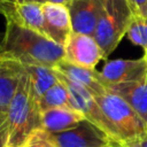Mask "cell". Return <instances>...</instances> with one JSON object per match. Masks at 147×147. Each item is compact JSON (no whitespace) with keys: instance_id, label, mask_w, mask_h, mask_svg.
<instances>
[{"instance_id":"1","label":"cell","mask_w":147,"mask_h":147,"mask_svg":"<svg viewBox=\"0 0 147 147\" xmlns=\"http://www.w3.org/2000/svg\"><path fill=\"white\" fill-rule=\"evenodd\" d=\"M0 52L7 53L23 64L56 67L64 59V47L45 34L13 22H6Z\"/></svg>"},{"instance_id":"2","label":"cell","mask_w":147,"mask_h":147,"mask_svg":"<svg viewBox=\"0 0 147 147\" xmlns=\"http://www.w3.org/2000/svg\"><path fill=\"white\" fill-rule=\"evenodd\" d=\"M41 129V110L32 93L30 79L25 71L7 110L5 147H21L31 134Z\"/></svg>"},{"instance_id":"3","label":"cell","mask_w":147,"mask_h":147,"mask_svg":"<svg viewBox=\"0 0 147 147\" xmlns=\"http://www.w3.org/2000/svg\"><path fill=\"white\" fill-rule=\"evenodd\" d=\"M127 0H106L93 37L100 45L106 57L118 46L133 16Z\"/></svg>"},{"instance_id":"4","label":"cell","mask_w":147,"mask_h":147,"mask_svg":"<svg viewBox=\"0 0 147 147\" xmlns=\"http://www.w3.org/2000/svg\"><path fill=\"white\" fill-rule=\"evenodd\" d=\"M95 99L115 129L123 146L130 140L147 136L146 122L123 98L107 91Z\"/></svg>"},{"instance_id":"5","label":"cell","mask_w":147,"mask_h":147,"mask_svg":"<svg viewBox=\"0 0 147 147\" xmlns=\"http://www.w3.org/2000/svg\"><path fill=\"white\" fill-rule=\"evenodd\" d=\"M48 137L54 147H123L87 119H83L71 129L48 133Z\"/></svg>"},{"instance_id":"6","label":"cell","mask_w":147,"mask_h":147,"mask_svg":"<svg viewBox=\"0 0 147 147\" xmlns=\"http://www.w3.org/2000/svg\"><path fill=\"white\" fill-rule=\"evenodd\" d=\"M59 74H60L61 79L64 82V84L68 87L70 106L75 109H77L78 111H80L87 121H90L93 124H95L96 126H99L109 137H111L115 141L123 145L121 139L118 138L115 129L113 127V125L110 124V122L106 117L103 110L101 109L100 105L98 103L95 96L93 94H91L86 88H84L80 85H78V84L71 82L70 79H68L60 71H59Z\"/></svg>"},{"instance_id":"7","label":"cell","mask_w":147,"mask_h":147,"mask_svg":"<svg viewBox=\"0 0 147 147\" xmlns=\"http://www.w3.org/2000/svg\"><path fill=\"white\" fill-rule=\"evenodd\" d=\"M106 55L93 36L72 32L64 45V59L67 62L95 69L101 60H106Z\"/></svg>"},{"instance_id":"8","label":"cell","mask_w":147,"mask_h":147,"mask_svg":"<svg viewBox=\"0 0 147 147\" xmlns=\"http://www.w3.org/2000/svg\"><path fill=\"white\" fill-rule=\"evenodd\" d=\"M102 78L108 85L146 82L147 78V61L146 59H116L107 61L100 71Z\"/></svg>"},{"instance_id":"9","label":"cell","mask_w":147,"mask_h":147,"mask_svg":"<svg viewBox=\"0 0 147 147\" xmlns=\"http://www.w3.org/2000/svg\"><path fill=\"white\" fill-rule=\"evenodd\" d=\"M44 34L52 41L64 47L72 30L69 8L62 3L44 2Z\"/></svg>"},{"instance_id":"10","label":"cell","mask_w":147,"mask_h":147,"mask_svg":"<svg viewBox=\"0 0 147 147\" xmlns=\"http://www.w3.org/2000/svg\"><path fill=\"white\" fill-rule=\"evenodd\" d=\"M24 72L25 67L20 60L0 52V111L7 114Z\"/></svg>"},{"instance_id":"11","label":"cell","mask_w":147,"mask_h":147,"mask_svg":"<svg viewBox=\"0 0 147 147\" xmlns=\"http://www.w3.org/2000/svg\"><path fill=\"white\" fill-rule=\"evenodd\" d=\"M106 0H70L68 3L72 30L93 36Z\"/></svg>"},{"instance_id":"12","label":"cell","mask_w":147,"mask_h":147,"mask_svg":"<svg viewBox=\"0 0 147 147\" xmlns=\"http://www.w3.org/2000/svg\"><path fill=\"white\" fill-rule=\"evenodd\" d=\"M0 14L3 15L6 22H13L44 34V13L40 2L10 1L2 7Z\"/></svg>"},{"instance_id":"13","label":"cell","mask_w":147,"mask_h":147,"mask_svg":"<svg viewBox=\"0 0 147 147\" xmlns=\"http://www.w3.org/2000/svg\"><path fill=\"white\" fill-rule=\"evenodd\" d=\"M55 68L68 79L86 88L95 98L105 94L108 91L107 83L102 78L101 72L95 69L79 67L69 63L65 60H62Z\"/></svg>"},{"instance_id":"14","label":"cell","mask_w":147,"mask_h":147,"mask_svg":"<svg viewBox=\"0 0 147 147\" xmlns=\"http://www.w3.org/2000/svg\"><path fill=\"white\" fill-rule=\"evenodd\" d=\"M84 115L71 106H63L41 111V127L47 133H56L76 126Z\"/></svg>"},{"instance_id":"15","label":"cell","mask_w":147,"mask_h":147,"mask_svg":"<svg viewBox=\"0 0 147 147\" xmlns=\"http://www.w3.org/2000/svg\"><path fill=\"white\" fill-rule=\"evenodd\" d=\"M107 88L123 98L147 124V82L113 84Z\"/></svg>"},{"instance_id":"16","label":"cell","mask_w":147,"mask_h":147,"mask_svg":"<svg viewBox=\"0 0 147 147\" xmlns=\"http://www.w3.org/2000/svg\"><path fill=\"white\" fill-rule=\"evenodd\" d=\"M24 67L30 79L32 93L37 101L46 91L60 80V75L55 67L41 64H24Z\"/></svg>"},{"instance_id":"17","label":"cell","mask_w":147,"mask_h":147,"mask_svg":"<svg viewBox=\"0 0 147 147\" xmlns=\"http://www.w3.org/2000/svg\"><path fill=\"white\" fill-rule=\"evenodd\" d=\"M38 105H39V108L41 111L52 109V108L70 106L68 87L64 84V82L61 79V77H60L59 83H56L54 86H52L48 91H46L39 98Z\"/></svg>"},{"instance_id":"18","label":"cell","mask_w":147,"mask_h":147,"mask_svg":"<svg viewBox=\"0 0 147 147\" xmlns=\"http://www.w3.org/2000/svg\"><path fill=\"white\" fill-rule=\"evenodd\" d=\"M127 39L147 52V16L141 14H133L130 25L126 31Z\"/></svg>"},{"instance_id":"19","label":"cell","mask_w":147,"mask_h":147,"mask_svg":"<svg viewBox=\"0 0 147 147\" xmlns=\"http://www.w3.org/2000/svg\"><path fill=\"white\" fill-rule=\"evenodd\" d=\"M21 147H54V145L52 144L48 133L41 129L31 134Z\"/></svg>"},{"instance_id":"20","label":"cell","mask_w":147,"mask_h":147,"mask_svg":"<svg viewBox=\"0 0 147 147\" xmlns=\"http://www.w3.org/2000/svg\"><path fill=\"white\" fill-rule=\"evenodd\" d=\"M123 147H147V136L134 139V140H130L125 142Z\"/></svg>"},{"instance_id":"21","label":"cell","mask_w":147,"mask_h":147,"mask_svg":"<svg viewBox=\"0 0 147 147\" xmlns=\"http://www.w3.org/2000/svg\"><path fill=\"white\" fill-rule=\"evenodd\" d=\"M133 13H139L146 5H147V0H127Z\"/></svg>"},{"instance_id":"22","label":"cell","mask_w":147,"mask_h":147,"mask_svg":"<svg viewBox=\"0 0 147 147\" xmlns=\"http://www.w3.org/2000/svg\"><path fill=\"white\" fill-rule=\"evenodd\" d=\"M6 139H7V124L0 130V147L6 146Z\"/></svg>"},{"instance_id":"23","label":"cell","mask_w":147,"mask_h":147,"mask_svg":"<svg viewBox=\"0 0 147 147\" xmlns=\"http://www.w3.org/2000/svg\"><path fill=\"white\" fill-rule=\"evenodd\" d=\"M7 124V114L0 111V130Z\"/></svg>"},{"instance_id":"24","label":"cell","mask_w":147,"mask_h":147,"mask_svg":"<svg viewBox=\"0 0 147 147\" xmlns=\"http://www.w3.org/2000/svg\"><path fill=\"white\" fill-rule=\"evenodd\" d=\"M46 2H55V3H62V5L68 6L70 0H46Z\"/></svg>"},{"instance_id":"25","label":"cell","mask_w":147,"mask_h":147,"mask_svg":"<svg viewBox=\"0 0 147 147\" xmlns=\"http://www.w3.org/2000/svg\"><path fill=\"white\" fill-rule=\"evenodd\" d=\"M15 1H20V2H40V3L46 2V0H15Z\"/></svg>"},{"instance_id":"26","label":"cell","mask_w":147,"mask_h":147,"mask_svg":"<svg viewBox=\"0 0 147 147\" xmlns=\"http://www.w3.org/2000/svg\"><path fill=\"white\" fill-rule=\"evenodd\" d=\"M10 1H15V0H0V13H1V9H2V7H3L6 3L10 2Z\"/></svg>"},{"instance_id":"27","label":"cell","mask_w":147,"mask_h":147,"mask_svg":"<svg viewBox=\"0 0 147 147\" xmlns=\"http://www.w3.org/2000/svg\"><path fill=\"white\" fill-rule=\"evenodd\" d=\"M134 14H141V15H144V16H147V5H146L139 13H134Z\"/></svg>"},{"instance_id":"28","label":"cell","mask_w":147,"mask_h":147,"mask_svg":"<svg viewBox=\"0 0 147 147\" xmlns=\"http://www.w3.org/2000/svg\"><path fill=\"white\" fill-rule=\"evenodd\" d=\"M2 39H3V33H0V45L2 42Z\"/></svg>"},{"instance_id":"29","label":"cell","mask_w":147,"mask_h":147,"mask_svg":"<svg viewBox=\"0 0 147 147\" xmlns=\"http://www.w3.org/2000/svg\"><path fill=\"white\" fill-rule=\"evenodd\" d=\"M144 57L146 59V61H147V52L146 53H144ZM146 82H147V78H146Z\"/></svg>"}]
</instances>
